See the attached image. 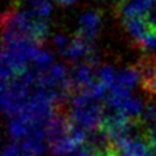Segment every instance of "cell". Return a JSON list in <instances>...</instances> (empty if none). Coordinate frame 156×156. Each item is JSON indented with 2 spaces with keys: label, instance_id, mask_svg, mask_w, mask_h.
Wrapping results in <instances>:
<instances>
[{
  "label": "cell",
  "instance_id": "cell-1",
  "mask_svg": "<svg viewBox=\"0 0 156 156\" xmlns=\"http://www.w3.org/2000/svg\"><path fill=\"white\" fill-rule=\"evenodd\" d=\"M69 120L73 124L86 130L87 133H95L99 130L104 116V107L100 99L86 92H74L70 99Z\"/></svg>",
  "mask_w": 156,
  "mask_h": 156
},
{
  "label": "cell",
  "instance_id": "cell-2",
  "mask_svg": "<svg viewBox=\"0 0 156 156\" xmlns=\"http://www.w3.org/2000/svg\"><path fill=\"white\" fill-rule=\"evenodd\" d=\"M124 27L134 41L135 46L142 50L144 43L156 34V21L150 16L147 17H133L122 20Z\"/></svg>",
  "mask_w": 156,
  "mask_h": 156
},
{
  "label": "cell",
  "instance_id": "cell-3",
  "mask_svg": "<svg viewBox=\"0 0 156 156\" xmlns=\"http://www.w3.org/2000/svg\"><path fill=\"white\" fill-rule=\"evenodd\" d=\"M135 69L139 76V83L144 92L151 98L156 94V56L147 55L139 58Z\"/></svg>",
  "mask_w": 156,
  "mask_h": 156
},
{
  "label": "cell",
  "instance_id": "cell-4",
  "mask_svg": "<svg viewBox=\"0 0 156 156\" xmlns=\"http://www.w3.org/2000/svg\"><path fill=\"white\" fill-rule=\"evenodd\" d=\"M117 156H152L146 136L124 138L116 142H109Z\"/></svg>",
  "mask_w": 156,
  "mask_h": 156
},
{
  "label": "cell",
  "instance_id": "cell-5",
  "mask_svg": "<svg viewBox=\"0 0 156 156\" xmlns=\"http://www.w3.org/2000/svg\"><path fill=\"white\" fill-rule=\"evenodd\" d=\"M154 0H117L116 14L122 20L133 17H147Z\"/></svg>",
  "mask_w": 156,
  "mask_h": 156
},
{
  "label": "cell",
  "instance_id": "cell-6",
  "mask_svg": "<svg viewBox=\"0 0 156 156\" xmlns=\"http://www.w3.org/2000/svg\"><path fill=\"white\" fill-rule=\"evenodd\" d=\"M62 55L69 60H78V58H85V61L89 60L90 57L95 55L92 41H89L77 34L74 38L70 39L69 44H68L66 50L62 52Z\"/></svg>",
  "mask_w": 156,
  "mask_h": 156
},
{
  "label": "cell",
  "instance_id": "cell-7",
  "mask_svg": "<svg viewBox=\"0 0 156 156\" xmlns=\"http://www.w3.org/2000/svg\"><path fill=\"white\" fill-rule=\"evenodd\" d=\"M101 13L98 11H89L83 13L78 21V35L92 41L100 31Z\"/></svg>",
  "mask_w": 156,
  "mask_h": 156
},
{
  "label": "cell",
  "instance_id": "cell-8",
  "mask_svg": "<svg viewBox=\"0 0 156 156\" xmlns=\"http://www.w3.org/2000/svg\"><path fill=\"white\" fill-rule=\"evenodd\" d=\"M136 82H139L138 72H136L135 66H129V68H125V69L117 72L116 82H115V85H113L112 89H117V90H122V91L130 92V90L135 86Z\"/></svg>",
  "mask_w": 156,
  "mask_h": 156
},
{
  "label": "cell",
  "instance_id": "cell-9",
  "mask_svg": "<svg viewBox=\"0 0 156 156\" xmlns=\"http://www.w3.org/2000/svg\"><path fill=\"white\" fill-rule=\"evenodd\" d=\"M140 122L147 130L156 129V98H150L148 101L144 104Z\"/></svg>",
  "mask_w": 156,
  "mask_h": 156
},
{
  "label": "cell",
  "instance_id": "cell-10",
  "mask_svg": "<svg viewBox=\"0 0 156 156\" xmlns=\"http://www.w3.org/2000/svg\"><path fill=\"white\" fill-rule=\"evenodd\" d=\"M27 2L31 13L43 18H47L51 14L52 4L50 0H27Z\"/></svg>",
  "mask_w": 156,
  "mask_h": 156
},
{
  "label": "cell",
  "instance_id": "cell-11",
  "mask_svg": "<svg viewBox=\"0 0 156 156\" xmlns=\"http://www.w3.org/2000/svg\"><path fill=\"white\" fill-rule=\"evenodd\" d=\"M2 156H35V155L22 143H8L4 146Z\"/></svg>",
  "mask_w": 156,
  "mask_h": 156
},
{
  "label": "cell",
  "instance_id": "cell-12",
  "mask_svg": "<svg viewBox=\"0 0 156 156\" xmlns=\"http://www.w3.org/2000/svg\"><path fill=\"white\" fill-rule=\"evenodd\" d=\"M146 139H147V143L150 146L151 155L156 156V129L147 130V133H146Z\"/></svg>",
  "mask_w": 156,
  "mask_h": 156
},
{
  "label": "cell",
  "instance_id": "cell-13",
  "mask_svg": "<svg viewBox=\"0 0 156 156\" xmlns=\"http://www.w3.org/2000/svg\"><path fill=\"white\" fill-rule=\"evenodd\" d=\"M95 156H117V154L115 152V150L111 147V144H107L105 147L98 148Z\"/></svg>",
  "mask_w": 156,
  "mask_h": 156
},
{
  "label": "cell",
  "instance_id": "cell-14",
  "mask_svg": "<svg viewBox=\"0 0 156 156\" xmlns=\"http://www.w3.org/2000/svg\"><path fill=\"white\" fill-rule=\"evenodd\" d=\"M57 4H60V5H72V4H74L77 0H55Z\"/></svg>",
  "mask_w": 156,
  "mask_h": 156
},
{
  "label": "cell",
  "instance_id": "cell-15",
  "mask_svg": "<svg viewBox=\"0 0 156 156\" xmlns=\"http://www.w3.org/2000/svg\"><path fill=\"white\" fill-rule=\"evenodd\" d=\"M155 7H156V0H155Z\"/></svg>",
  "mask_w": 156,
  "mask_h": 156
},
{
  "label": "cell",
  "instance_id": "cell-16",
  "mask_svg": "<svg viewBox=\"0 0 156 156\" xmlns=\"http://www.w3.org/2000/svg\"><path fill=\"white\" fill-rule=\"evenodd\" d=\"M155 98H156V94H155Z\"/></svg>",
  "mask_w": 156,
  "mask_h": 156
}]
</instances>
